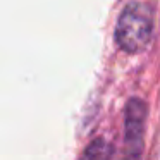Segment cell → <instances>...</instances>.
Segmentation results:
<instances>
[{
    "label": "cell",
    "instance_id": "6da1fadb",
    "mask_svg": "<svg viewBox=\"0 0 160 160\" xmlns=\"http://www.w3.org/2000/svg\"><path fill=\"white\" fill-rule=\"evenodd\" d=\"M153 35V12L150 5L132 2L124 7L115 28V42L121 50L138 53L146 48Z\"/></svg>",
    "mask_w": 160,
    "mask_h": 160
},
{
    "label": "cell",
    "instance_id": "3957f363",
    "mask_svg": "<svg viewBox=\"0 0 160 160\" xmlns=\"http://www.w3.org/2000/svg\"><path fill=\"white\" fill-rule=\"evenodd\" d=\"M79 160H110V146L103 138H97L88 145Z\"/></svg>",
    "mask_w": 160,
    "mask_h": 160
},
{
    "label": "cell",
    "instance_id": "7a4b0ae2",
    "mask_svg": "<svg viewBox=\"0 0 160 160\" xmlns=\"http://www.w3.org/2000/svg\"><path fill=\"white\" fill-rule=\"evenodd\" d=\"M148 108L141 98H131L126 103L124 114V145L126 160H141L143 155V136Z\"/></svg>",
    "mask_w": 160,
    "mask_h": 160
}]
</instances>
